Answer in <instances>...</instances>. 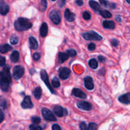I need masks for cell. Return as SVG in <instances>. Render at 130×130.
<instances>
[{
	"mask_svg": "<svg viewBox=\"0 0 130 130\" xmlns=\"http://www.w3.org/2000/svg\"><path fill=\"white\" fill-rule=\"evenodd\" d=\"M1 88L3 91H8L11 82V74L8 66H5L1 72Z\"/></svg>",
	"mask_w": 130,
	"mask_h": 130,
	"instance_id": "1",
	"label": "cell"
},
{
	"mask_svg": "<svg viewBox=\"0 0 130 130\" xmlns=\"http://www.w3.org/2000/svg\"><path fill=\"white\" fill-rule=\"evenodd\" d=\"M15 29L18 31H24L30 29L32 24L25 18H19L14 23Z\"/></svg>",
	"mask_w": 130,
	"mask_h": 130,
	"instance_id": "2",
	"label": "cell"
},
{
	"mask_svg": "<svg viewBox=\"0 0 130 130\" xmlns=\"http://www.w3.org/2000/svg\"><path fill=\"white\" fill-rule=\"evenodd\" d=\"M82 36L84 38V39H85L86 40H88V41H90V40L100 41L102 39V37L101 36H100L98 33L95 32L93 31V30L89 32L83 33Z\"/></svg>",
	"mask_w": 130,
	"mask_h": 130,
	"instance_id": "3",
	"label": "cell"
},
{
	"mask_svg": "<svg viewBox=\"0 0 130 130\" xmlns=\"http://www.w3.org/2000/svg\"><path fill=\"white\" fill-rule=\"evenodd\" d=\"M41 112L43 117L46 120L49 121H57V118H55L53 112H51L49 109H46V108H43Z\"/></svg>",
	"mask_w": 130,
	"mask_h": 130,
	"instance_id": "4",
	"label": "cell"
},
{
	"mask_svg": "<svg viewBox=\"0 0 130 130\" xmlns=\"http://www.w3.org/2000/svg\"><path fill=\"white\" fill-rule=\"evenodd\" d=\"M24 74V68L21 66H15L13 70V76L16 80L19 79Z\"/></svg>",
	"mask_w": 130,
	"mask_h": 130,
	"instance_id": "5",
	"label": "cell"
},
{
	"mask_svg": "<svg viewBox=\"0 0 130 130\" xmlns=\"http://www.w3.org/2000/svg\"><path fill=\"white\" fill-rule=\"evenodd\" d=\"M50 19L52 21V22L55 25H58L61 22V17L59 12L57 10H52L50 13Z\"/></svg>",
	"mask_w": 130,
	"mask_h": 130,
	"instance_id": "6",
	"label": "cell"
},
{
	"mask_svg": "<svg viewBox=\"0 0 130 130\" xmlns=\"http://www.w3.org/2000/svg\"><path fill=\"white\" fill-rule=\"evenodd\" d=\"M40 75H41V78L42 80H43V81H44V83L46 84V85L47 87L48 88V89H49V90H50V91L52 93L54 94L55 93L54 90H53V88H52V86H51V85H50V84L48 74H47V72H46L45 70L42 69L41 71Z\"/></svg>",
	"mask_w": 130,
	"mask_h": 130,
	"instance_id": "7",
	"label": "cell"
},
{
	"mask_svg": "<svg viewBox=\"0 0 130 130\" xmlns=\"http://www.w3.org/2000/svg\"><path fill=\"white\" fill-rule=\"evenodd\" d=\"M21 106L23 109H32L34 106L32 102L31 98L30 96H25L21 103Z\"/></svg>",
	"mask_w": 130,
	"mask_h": 130,
	"instance_id": "8",
	"label": "cell"
},
{
	"mask_svg": "<svg viewBox=\"0 0 130 130\" xmlns=\"http://www.w3.org/2000/svg\"><path fill=\"white\" fill-rule=\"evenodd\" d=\"M71 75V70L67 67H62L60 69L59 77L61 79L66 80Z\"/></svg>",
	"mask_w": 130,
	"mask_h": 130,
	"instance_id": "9",
	"label": "cell"
},
{
	"mask_svg": "<svg viewBox=\"0 0 130 130\" xmlns=\"http://www.w3.org/2000/svg\"><path fill=\"white\" fill-rule=\"evenodd\" d=\"M53 112L56 116L59 118L63 117L64 116L67 115V110L66 109H63L62 107L61 106H55L53 108Z\"/></svg>",
	"mask_w": 130,
	"mask_h": 130,
	"instance_id": "10",
	"label": "cell"
},
{
	"mask_svg": "<svg viewBox=\"0 0 130 130\" xmlns=\"http://www.w3.org/2000/svg\"><path fill=\"white\" fill-rule=\"evenodd\" d=\"M77 106L79 109L83 110H86V111H89L92 109V105L88 102H78L77 103Z\"/></svg>",
	"mask_w": 130,
	"mask_h": 130,
	"instance_id": "11",
	"label": "cell"
},
{
	"mask_svg": "<svg viewBox=\"0 0 130 130\" xmlns=\"http://www.w3.org/2000/svg\"><path fill=\"white\" fill-rule=\"evenodd\" d=\"M85 86L86 89L89 90H92L94 88V83L93 81V79L90 76L85 77Z\"/></svg>",
	"mask_w": 130,
	"mask_h": 130,
	"instance_id": "12",
	"label": "cell"
},
{
	"mask_svg": "<svg viewBox=\"0 0 130 130\" xmlns=\"http://www.w3.org/2000/svg\"><path fill=\"white\" fill-rule=\"evenodd\" d=\"M9 6L3 1L0 2V13L2 15H6L9 12Z\"/></svg>",
	"mask_w": 130,
	"mask_h": 130,
	"instance_id": "13",
	"label": "cell"
},
{
	"mask_svg": "<svg viewBox=\"0 0 130 130\" xmlns=\"http://www.w3.org/2000/svg\"><path fill=\"white\" fill-rule=\"evenodd\" d=\"M72 94L74 96H76V97L80 98V99H85L87 97L86 94L79 88H74L73 90H72Z\"/></svg>",
	"mask_w": 130,
	"mask_h": 130,
	"instance_id": "14",
	"label": "cell"
},
{
	"mask_svg": "<svg viewBox=\"0 0 130 130\" xmlns=\"http://www.w3.org/2000/svg\"><path fill=\"white\" fill-rule=\"evenodd\" d=\"M119 101L124 104H130V93H127L121 95L119 97Z\"/></svg>",
	"mask_w": 130,
	"mask_h": 130,
	"instance_id": "15",
	"label": "cell"
},
{
	"mask_svg": "<svg viewBox=\"0 0 130 130\" xmlns=\"http://www.w3.org/2000/svg\"><path fill=\"white\" fill-rule=\"evenodd\" d=\"M65 18L68 22H73L75 20L76 15L74 13L71 12L69 9H66L64 13Z\"/></svg>",
	"mask_w": 130,
	"mask_h": 130,
	"instance_id": "16",
	"label": "cell"
},
{
	"mask_svg": "<svg viewBox=\"0 0 130 130\" xmlns=\"http://www.w3.org/2000/svg\"><path fill=\"white\" fill-rule=\"evenodd\" d=\"M103 27L105 29H114L115 28V23L112 20H104L102 22Z\"/></svg>",
	"mask_w": 130,
	"mask_h": 130,
	"instance_id": "17",
	"label": "cell"
},
{
	"mask_svg": "<svg viewBox=\"0 0 130 130\" xmlns=\"http://www.w3.org/2000/svg\"><path fill=\"white\" fill-rule=\"evenodd\" d=\"M48 27L46 23L43 22L40 27V34L42 37L46 36L48 34Z\"/></svg>",
	"mask_w": 130,
	"mask_h": 130,
	"instance_id": "18",
	"label": "cell"
},
{
	"mask_svg": "<svg viewBox=\"0 0 130 130\" xmlns=\"http://www.w3.org/2000/svg\"><path fill=\"white\" fill-rule=\"evenodd\" d=\"M89 4H90V6L93 10H94L95 11H96V12H99L100 13V11H102L101 10V8H100V5H99L98 3H96V1H90L89 2Z\"/></svg>",
	"mask_w": 130,
	"mask_h": 130,
	"instance_id": "19",
	"label": "cell"
},
{
	"mask_svg": "<svg viewBox=\"0 0 130 130\" xmlns=\"http://www.w3.org/2000/svg\"><path fill=\"white\" fill-rule=\"evenodd\" d=\"M29 44H30V48L32 50H36L38 48V43L36 38L34 37L30 36L29 39Z\"/></svg>",
	"mask_w": 130,
	"mask_h": 130,
	"instance_id": "20",
	"label": "cell"
},
{
	"mask_svg": "<svg viewBox=\"0 0 130 130\" xmlns=\"http://www.w3.org/2000/svg\"><path fill=\"white\" fill-rule=\"evenodd\" d=\"M10 59L13 63L17 62L19 60V52L17 50L13 51L10 56Z\"/></svg>",
	"mask_w": 130,
	"mask_h": 130,
	"instance_id": "21",
	"label": "cell"
},
{
	"mask_svg": "<svg viewBox=\"0 0 130 130\" xmlns=\"http://www.w3.org/2000/svg\"><path fill=\"white\" fill-rule=\"evenodd\" d=\"M100 2L104 7H109L112 9H114L116 8V4L114 3H109V1H104V0H100Z\"/></svg>",
	"mask_w": 130,
	"mask_h": 130,
	"instance_id": "22",
	"label": "cell"
},
{
	"mask_svg": "<svg viewBox=\"0 0 130 130\" xmlns=\"http://www.w3.org/2000/svg\"><path fill=\"white\" fill-rule=\"evenodd\" d=\"M33 95L36 99H40L42 95V90L40 87H36L33 91Z\"/></svg>",
	"mask_w": 130,
	"mask_h": 130,
	"instance_id": "23",
	"label": "cell"
},
{
	"mask_svg": "<svg viewBox=\"0 0 130 130\" xmlns=\"http://www.w3.org/2000/svg\"><path fill=\"white\" fill-rule=\"evenodd\" d=\"M12 49V47L8 44H2L0 47V51L1 53H5L6 52H9Z\"/></svg>",
	"mask_w": 130,
	"mask_h": 130,
	"instance_id": "24",
	"label": "cell"
},
{
	"mask_svg": "<svg viewBox=\"0 0 130 130\" xmlns=\"http://www.w3.org/2000/svg\"><path fill=\"white\" fill-rule=\"evenodd\" d=\"M69 57V56L67 53L61 52V53L58 54V61H59L60 63H63L65 61L68 60Z\"/></svg>",
	"mask_w": 130,
	"mask_h": 130,
	"instance_id": "25",
	"label": "cell"
},
{
	"mask_svg": "<svg viewBox=\"0 0 130 130\" xmlns=\"http://www.w3.org/2000/svg\"><path fill=\"white\" fill-rule=\"evenodd\" d=\"M89 66L91 67L93 69H96L98 67V66H99V63H98V62L96 61V60L95 58H91L89 60L88 62Z\"/></svg>",
	"mask_w": 130,
	"mask_h": 130,
	"instance_id": "26",
	"label": "cell"
},
{
	"mask_svg": "<svg viewBox=\"0 0 130 130\" xmlns=\"http://www.w3.org/2000/svg\"><path fill=\"white\" fill-rule=\"evenodd\" d=\"M100 14L104 18H106V19H109L112 17V14L110 11H109L108 10H102L100 12Z\"/></svg>",
	"mask_w": 130,
	"mask_h": 130,
	"instance_id": "27",
	"label": "cell"
},
{
	"mask_svg": "<svg viewBox=\"0 0 130 130\" xmlns=\"http://www.w3.org/2000/svg\"><path fill=\"white\" fill-rule=\"evenodd\" d=\"M52 86H53V87L56 88H58L60 86V81H58V79L57 78V77H55V78H53V79H52Z\"/></svg>",
	"mask_w": 130,
	"mask_h": 130,
	"instance_id": "28",
	"label": "cell"
},
{
	"mask_svg": "<svg viewBox=\"0 0 130 130\" xmlns=\"http://www.w3.org/2000/svg\"><path fill=\"white\" fill-rule=\"evenodd\" d=\"M10 43H11V44H13V45H15V44H17L18 42H19V38H18V37L17 36L13 35L10 37Z\"/></svg>",
	"mask_w": 130,
	"mask_h": 130,
	"instance_id": "29",
	"label": "cell"
},
{
	"mask_svg": "<svg viewBox=\"0 0 130 130\" xmlns=\"http://www.w3.org/2000/svg\"><path fill=\"white\" fill-rule=\"evenodd\" d=\"M47 8V1H45V0H42L41 1V5H40V11H44L46 10Z\"/></svg>",
	"mask_w": 130,
	"mask_h": 130,
	"instance_id": "30",
	"label": "cell"
},
{
	"mask_svg": "<svg viewBox=\"0 0 130 130\" xmlns=\"http://www.w3.org/2000/svg\"><path fill=\"white\" fill-rule=\"evenodd\" d=\"M67 54L68 55L69 57H74L77 55V52L75 50L73 49H69L67 50Z\"/></svg>",
	"mask_w": 130,
	"mask_h": 130,
	"instance_id": "31",
	"label": "cell"
},
{
	"mask_svg": "<svg viewBox=\"0 0 130 130\" xmlns=\"http://www.w3.org/2000/svg\"><path fill=\"white\" fill-rule=\"evenodd\" d=\"M97 124L94 123H90L88 125V130H97Z\"/></svg>",
	"mask_w": 130,
	"mask_h": 130,
	"instance_id": "32",
	"label": "cell"
},
{
	"mask_svg": "<svg viewBox=\"0 0 130 130\" xmlns=\"http://www.w3.org/2000/svg\"><path fill=\"white\" fill-rule=\"evenodd\" d=\"M31 121L32 122L34 123V124H39L41 122V118L38 116H33L32 118H31Z\"/></svg>",
	"mask_w": 130,
	"mask_h": 130,
	"instance_id": "33",
	"label": "cell"
},
{
	"mask_svg": "<svg viewBox=\"0 0 130 130\" xmlns=\"http://www.w3.org/2000/svg\"><path fill=\"white\" fill-rule=\"evenodd\" d=\"M83 19L86 20H88L91 19V15L88 11H84L83 13Z\"/></svg>",
	"mask_w": 130,
	"mask_h": 130,
	"instance_id": "34",
	"label": "cell"
},
{
	"mask_svg": "<svg viewBox=\"0 0 130 130\" xmlns=\"http://www.w3.org/2000/svg\"><path fill=\"white\" fill-rule=\"evenodd\" d=\"M29 129L30 130H43L41 127L39 126H36V124H31L29 126Z\"/></svg>",
	"mask_w": 130,
	"mask_h": 130,
	"instance_id": "35",
	"label": "cell"
},
{
	"mask_svg": "<svg viewBox=\"0 0 130 130\" xmlns=\"http://www.w3.org/2000/svg\"><path fill=\"white\" fill-rule=\"evenodd\" d=\"M95 48H96V45L93 43H90V44H88V49L90 51L95 50Z\"/></svg>",
	"mask_w": 130,
	"mask_h": 130,
	"instance_id": "36",
	"label": "cell"
},
{
	"mask_svg": "<svg viewBox=\"0 0 130 130\" xmlns=\"http://www.w3.org/2000/svg\"><path fill=\"white\" fill-rule=\"evenodd\" d=\"M79 127L80 129L81 130H88V126H87L86 123H85V122H82V123L80 124Z\"/></svg>",
	"mask_w": 130,
	"mask_h": 130,
	"instance_id": "37",
	"label": "cell"
},
{
	"mask_svg": "<svg viewBox=\"0 0 130 130\" xmlns=\"http://www.w3.org/2000/svg\"><path fill=\"white\" fill-rule=\"evenodd\" d=\"M33 58H34V59L36 61L39 60L41 58V54L39 53H38V52H36V53H34V55H33Z\"/></svg>",
	"mask_w": 130,
	"mask_h": 130,
	"instance_id": "38",
	"label": "cell"
},
{
	"mask_svg": "<svg viewBox=\"0 0 130 130\" xmlns=\"http://www.w3.org/2000/svg\"><path fill=\"white\" fill-rule=\"evenodd\" d=\"M5 63H6V59H5V57L1 56V57H0V66L3 67V66H5Z\"/></svg>",
	"mask_w": 130,
	"mask_h": 130,
	"instance_id": "39",
	"label": "cell"
},
{
	"mask_svg": "<svg viewBox=\"0 0 130 130\" xmlns=\"http://www.w3.org/2000/svg\"><path fill=\"white\" fill-rule=\"evenodd\" d=\"M1 107L3 109H7V102H6V100H2V101H1Z\"/></svg>",
	"mask_w": 130,
	"mask_h": 130,
	"instance_id": "40",
	"label": "cell"
},
{
	"mask_svg": "<svg viewBox=\"0 0 130 130\" xmlns=\"http://www.w3.org/2000/svg\"><path fill=\"white\" fill-rule=\"evenodd\" d=\"M52 130H62V128L60 127L59 125L57 124H54L52 125Z\"/></svg>",
	"mask_w": 130,
	"mask_h": 130,
	"instance_id": "41",
	"label": "cell"
},
{
	"mask_svg": "<svg viewBox=\"0 0 130 130\" xmlns=\"http://www.w3.org/2000/svg\"><path fill=\"white\" fill-rule=\"evenodd\" d=\"M111 43H112V44L113 46L116 47V46H118V41L116 39H113L112 40Z\"/></svg>",
	"mask_w": 130,
	"mask_h": 130,
	"instance_id": "42",
	"label": "cell"
},
{
	"mask_svg": "<svg viewBox=\"0 0 130 130\" xmlns=\"http://www.w3.org/2000/svg\"><path fill=\"white\" fill-rule=\"evenodd\" d=\"M98 59L99 60V61L101 62H104L105 61V60H106V58H105V57H104V56H101V55H99V57H98Z\"/></svg>",
	"mask_w": 130,
	"mask_h": 130,
	"instance_id": "43",
	"label": "cell"
},
{
	"mask_svg": "<svg viewBox=\"0 0 130 130\" xmlns=\"http://www.w3.org/2000/svg\"><path fill=\"white\" fill-rule=\"evenodd\" d=\"M58 5H59L60 7H62V6H63V5H65V3H66V1H59L58 2Z\"/></svg>",
	"mask_w": 130,
	"mask_h": 130,
	"instance_id": "44",
	"label": "cell"
},
{
	"mask_svg": "<svg viewBox=\"0 0 130 130\" xmlns=\"http://www.w3.org/2000/svg\"><path fill=\"white\" fill-rule=\"evenodd\" d=\"M76 3L79 6H82V5H83V1L82 0H77V1H76Z\"/></svg>",
	"mask_w": 130,
	"mask_h": 130,
	"instance_id": "45",
	"label": "cell"
},
{
	"mask_svg": "<svg viewBox=\"0 0 130 130\" xmlns=\"http://www.w3.org/2000/svg\"><path fill=\"white\" fill-rule=\"evenodd\" d=\"M4 118H5V115H4V113L2 110H1V123H2L3 121Z\"/></svg>",
	"mask_w": 130,
	"mask_h": 130,
	"instance_id": "46",
	"label": "cell"
},
{
	"mask_svg": "<svg viewBox=\"0 0 130 130\" xmlns=\"http://www.w3.org/2000/svg\"><path fill=\"white\" fill-rule=\"evenodd\" d=\"M116 20H118V22H121V19L120 17H116Z\"/></svg>",
	"mask_w": 130,
	"mask_h": 130,
	"instance_id": "47",
	"label": "cell"
},
{
	"mask_svg": "<svg viewBox=\"0 0 130 130\" xmlns=\"http://www.w3.org/2000/svg\"><path fill=\"white\" fill-rule=\"evenodd\" d=\"M126 2L130 4V1H129V0H127V1H126Z\"/></svg>",
	"mask_w": 130,
	"mask_h": 130,
	"instance_id": "48",
	"label": "cell"
}]
</instances>
